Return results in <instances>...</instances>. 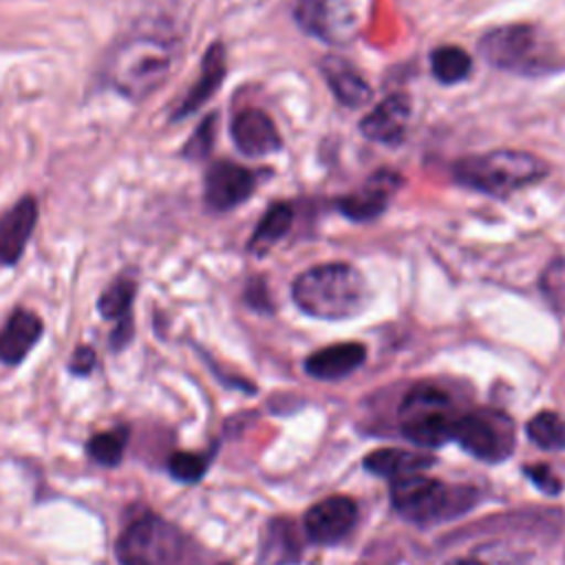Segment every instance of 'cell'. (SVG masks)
<instances>
[{
    "mask_svg": "<svg viewBox=\"0 0 565 565\" xmlns=\"http://www.w3.org/2000/svg\"><path fill=\"white\" fill-rule=\"evenodd\" d=\"M128 437H130V428L119 424L110 430H102L95 433L88 441H86V452L88 457L106 468H115L121 463L124 459V450L128 446Z\"/></svg>",
    "mask_w": 565,
    "mask_h": 565,
    "instance_id": "obj_22",
    "label": "cell"
},
{
    "mask_svg": "<svg viewBox=\"0 0 565 565\" xmlns=\"http://www.w3.org/2000/svg\"><path fill=\"white\" fill-rule=\"evenodd\" d=\"M448 565H481V563L468 561V558H459V561H452V563H448Z\"/></svg>",
    "mask_w": 565,
    "mask_h": 565,
    "instance_id": "obj_34",
    "label": "cell"
},
{
    "mask_svg": "<svg viewBox=\"0 0 565 565\" xmlns=\"http://www.w3.org/2000/svg\"><path fill=\"white\" fill-rule=\"evenodd\" d=\"M296 305L320 320L360 313L369 298L364 276L349 263H322L305 269L291 287Z\"/></svg>",
    "mask_w": 565,
    "mask_h": 565,
    "instance_id": "obj_2",
    "label": "cell"
},
{
    "mask_svg": "<svg viewBox=\"0 0 565 565\" xmlns=\"http://www.w3.org/2000/svg\"><path fill=\"white\" fill-rule=\"evenodd\" d=\"M399 183H402V177L397 172L377 170L355 192L342 196L338 201V210L351 221H373L386 210Z\"/></svg>",
    "mask_w": 565,
    "mask_h": 565,
    "instance_id": "obj_11",
    "label": "cell"
},
{
    "mask_svg": "<svg viewBox=\"0 0 565 565\" xmlns=\"http://www.w3.org/2000/svg\"><path fill=\"white\" fill-rule=\"evenodd\" d=\"M294 15L305 33L327 44H344L358 31L355 11L344 0H298Z\"/></svg>",
    "mask_w": 565,
    "mask_h": 565,
    "instance_id": "obj_8",
    "label": "cell"
},
{
    "mask_svg": "<svg viewBox=\"0 0 565 565\" xmlns=\"http://www.w3.org/2000/svg\"><path fill=\"white\" fill-rule=\"evenodd\" d=\"M320 71L340 104H344L349 108H358L369 102L371 86L351 62H347L338 55H327L320 62Z\"/></svg>",
    "mask_w": 565,
    "mask_h": 565,
    "instance_id": "obj_18",
    "label": "cell"
},
{
    "mask_svg": "<svg viewBox=\"0 0 565 565\" xmlns=\"http://www.w3.org/2000/svg\"><path fill=\"white\" fill-rule=\"evenodd\" d=\"M97 358H95V351L90 347H77L71 362H68V371L73 375H88L95 366Z\"/></svg>",
    "mask_w": 565,
    "mask_h": 565,
    "instance_id": "obj_32",
    "label": "cell"
},
{
    "mask_svg": "<svg viewBox=\"0 0 565 565\" xmlns=\"http://www.w3.org/2000/svg\"><path fill=\"white\" fill-rule=\"evenodd\" d=\"M135 289L137 282L132 278H117L115 282H110L99 300H97V309L106 320H115L117 327L110 333V347L117 351L121 347L128 344L130 335H132V318H130V309H132V300H135Z\"/></svg>",
    "mask_w": 565,
    "mask_h": 565,
    "instance_id": "obj_15",
    "label": "cell"
},
{
    "mask_svg": "<svg viewBox=\"0 0 565 565\" xmlns=\"http://www.w3.org/2000/svg\"><path fill=\"white\" fill-rule=\"evenodd\" d=\"M230 132L236 148L247 157H265L282 146L274 121L258 108H243L236 113Z\"/></svg>",
    "mask_w": 565,
    "mask_h": 565,
    "instance_id": "obj_13",
    "label": "cell"
},
{
    "mask_svg": "<svg viewBox=\"0 0 565 565\" xmlns=\"http://www.w3.org/2000/svg\"><path fill=\"white\" fill-rule=\"evenodd\" d=\"M177 46L157 33H139L119 42L106 60V82L128 99L154 93L174 68Z\"/></svg>",
    "mask_w": 565,
    "mask_h": 565,
    "instance_id": "obj_1",
    "label": "cell"
},
{
    "mask_svg": "<svg viewBox=\"0 0 565 565\" xmlns=\"http://www.w3.org/2000/svg\"><path fill=\"white\" fill-rule=\"evenodd\" d=\"M214 126H216V117H214V115L205 117V119L199 124L196 132L190 137V141H188L185 148H183V154H185L188 159H203V157L212 150V143H214Z\"/></svg>",
    "mask_w": 565,
    "mask_h": 565,
    "instance_id": "obj_30",
    "label": "cell"
},
{
    "mask_svg": "<svg viewBox=\"0 0 565 565\" xmlns=\"http://www.w3.org/2000/svg\"><path fill=\"white\" fill-rule=\"evenodd\" d=\"M525 475L530 477V481L545 494H558L561 492V481L558 477L543 463H534V466H525Z\"/></svg>",
    "mask_w": 565,
    "mask_h": 565,
    "instance_id": "obj_31",
    "label": "cell"
},
{
    "mask_svg": "<svg viewBox=\"0 0 565 565\" xmlns=\"http://www.w3.org/2000/svg\"><path fill=\"white\" fill-rule=\"evenodd\" d=\"M433 457L411 452L404 448H377L366 455L364 468L373 475L388 477V479H399L406 475H417L426 468L433 466Z\"/></svg>",
    "mask_w": 565,
    "mask_h": 565,
    "instance_id": "obj_20",
    "label": "cell"
},
{
    "mask_svg": "<svg viewBox=\"0 0 565 565\" xmlns=\"http://www.w3.org/2000/svg\"><path fill=\"white\" fill-rule=\"evenodd\" d=\"M541 289L545 298L561 311H565V258H554L541 276Z\"/></svg>",
    "mask_w": 565,
    "mask_h": 565,
    "instance_id": "obj_29",
    "label": "cell"
},
{
    "mask_svg": "<svg viewBox=\"0 0 565 565\" xmlns=\"http://www.w3.org/2000/svg\"><path fill=\"white\" fill-rule=\"evenodd\" d=\"M296 554H298V545H296L294 525H289L282 519L271 521L267 527L265 543H263L260 563L263 565H285V563L294 561Z\"/></svg>",
    "mask_w": 565,
    "mask_h": 565,
    "instance_id": "obj_24",
    "label": "cell"
},
{
    "mask_svg": "<svg viewBox=\"0 0 565 565\" xmlns=\"http://www.w3.org/2000/svg\"><path fill=\"white\" fill-rule=\"evenodd\" d=\"M35 223L38 201L33 196H22L0 214V265L20 260Z\"/></svg>",
    "mask_w": 565,
    "mask_h": 565,
    "instance_id": "obj_14",
    "label": "cell"
},
{
    "mask_svg": "<svg viewBox=\"0 0 565 565\" xmlns=\"http://www.w3.org/2000/svg\"><path fill=\"white\" fill-rule=\"evenodd\" d=\"M545 174L547 163L523 150H492L452 163L457 183L497 199H505L512 192L541 181Z\"/></svg>",
    "mask_w": 565,
    "mask_h": 565,
    "instance_id": "obj_3",
    "label": "cell"
},
{
    "mask_svg": "<svg viewBox=\"0 0 565 565\" xmlns=\"http://www.w3.org/2000/svg\"><path fill=\"white\" fill-rule=\"evenodd\" d=\"M448 402H450L448 395L437 386H415L404 397L399 413H402L404 422H408L413 417H422V415H430V413H446Z\"/></svg>",
    "mask_w": 565,
    "mask_h": 565,
    "instance_id": "obj_26",
    "label": "cell"
},
{
    "mask_svg": "<svg viewBox=\"0 0 565 565\" xmlns=\"http://www.w3.org/2000/svg\"><path fill=\"white\" fill-rule=\"evenodd\" d=\"M457 499H463V494H455L452 488L437 479L422 477L419 472L393 479L391 483V501L395 510L419 523L448 516L450 510H455Z\"/></svg>",
    "mask_w": 565,
    "mask_h": 565,
    "instance_id": "obj_7",
    "label": "cell"
},
{
    "mask_svg": "<svg viewBox=\"0 0 565 565\" xmlns=\"http://www.w3.org/2000/svg\"><path fill=\"white\" fill-rule=\"evenodd\" d=\"M355 521H358L355 501L344 494H333L307 510L305 532L313 543L331 545L344 539L355 525Z\"/></svg>",
    "mask_w": 565,
    "mask_h": 565,
    "instance_id": "obj_10",
    "label": "cell"
},
{
    "mask_svg": "<svg viewBox=\"0 0 565 565\" xmlns=\"http://www.w3.org/2000/svg\"><path fill=\"white\" fill-rule=\"evenodd\" d=\"M366 358V349L360 342H338L318 349L305 360V371L318 380H340L353 373Z\"/></svg>",
    "mask_w": 565,
    "mask_h": 565,
    "instance_id": "obj_17",
    "label": "cell"
},
{
    "mask_svg": "<svg viewBox=\"0 0 565 565\" xmlns=\"http://www.w3.org/2000/svg\"><path fill=\"white\" fill-rule=\"evenodd\" d=\"M430 71L441 84H457L470 75L472 60L459 46H439L430 53Z\"/></svg>",
    "mask_w": 565,
    "mask_h": 565,
    "instance_id": "obj_25",
    "label": "cell"
},
{
    "mask_svg": "<svg viewBox=\"0 0 565 565\" xmlns=\"http://www.w3.org/2000/svg\"><path fill=\"white\" fill-rule=\"evenodd\" d=\"M245 298L247 302L254 307V309H269V300H267V289L263 285V280H252L247 285V291H245Z\"/></svg>",
    "mask_w": 565,
    "mask_h": 565,
    "instance_id": "obj_33",
    "label": "cell"
},
{
    "mask_svg": "<svg viewBox=\"0 0 565 565\" xmlns=\"http://www.w3.org/2000/svg\"><path fill=\"white\" fill-rule=\"evenodd\" d=\"M411 110V99L404 93L388 95L360 121V132L371 141L397 146L406 137Z\"/></svg>",
    "mask_w": 565,
    "mask_h": 565,
    "instance_id": "obj_12",
    "label": "cell"
},
{
    "mask_svg": "<svg viewBox=\"0 0 565 565\" xmlns=\"http://www.w3.org/2000/svg\"><path fill=\"white\" fill-rule=\"evenodd\" d=\"M294 223V210L287 203H274L267 207V212L263 214L260 223L256 225L247 249L256 256L267 254L278 241H282V236L289 232Z\"/></svg>",
    "mask_w": 565,
    "mask_h": 565,
    "instance_id": "obj_21",
    "label": "cell"
},
{
    "mask_svg": "<svg viewBox=\"0 0 565 565\" xmlns=\"http://www.w3.org/2000/svg\"><path fill=\"white\" fill-rule=\"evenodd\" d=\"M42 329L44 327L38 313L15 309L0 329V362L9 366L20 364L38 344Z\"/></svg>",
    "mask_w": 565,
    "mask_h": 565,
    "instance_id": "obj_16",
    "label": "cell"
},
{
    "mask_svg": "<svg viewBox=\"0 0 565 565\" xmlns=\"http://www.w3.org/2000/svg\"><path fill=\"white\" fill-rule=\"evenodd\" d=\"M183 552V534L152 512L132 519L115 543L119 565H177Z\"/></svg>",
    "mask_w": 565,
    "mask_h": 565,
    "instance_id": "obj_5",
    "label": "cell"
},
{
    "mask_svg": "<svg viewBox=\"0 0 565 565\" xmlns=\"http://www.w3.org/2000/svg\"><path fill=\"white\" fill-rule=\"evenodd\" d=\"M210 457L212 455L207 452H190V450L172 452L168 459V472L172 479L181 483H196L207 472Z\"/></svg>",
    "mask_w": 565,
    "mask_h": 565,
    "instance_id": "obj_28",
    "label": "cell"
},
{
    "mask_svg": "<svg viewBox=\"0 0 565 565\" xmlns=\"http://www.w3.org/2000/svg\"><path fill=\"white\" fill-rule=\"evenodd\" d=\"M527 437L545 450L565 448V422L552 411H543L527 422Z\"/></svg>",
    "mask_w": 565,
    "mask_h": 565,
    "instance_id": "obj_27",
    "label": "cell"
},
{
    "mask_svg": "<svg viewBox=\"0 0 565 565\" xmlns=\"http://www.w3.org/2000/svg\"><path fill=\"white\" fill-rule=\"evenodd\" d=\"M479 53L492 66L514 75H543L556 68L550 42L530 24H508L488 31L479 40Z\"/></svg>",
    "mask_w": 565,
    "mask_h": 565,
    "instance_id": "obj_4",
    "label": "cell"
},
{
    "mask_svg": "<svg viewBox=\"0 0 565 565\" xmlns=\"http://www.w3.org/2000/svg\"><path fill=\"white\" fill-rule=\"evenodd\" d=\"M452 439L481 461H501L514 450V424L494 408H479L452 419Z\"/></svg>",
    "mask_w": 565,
    "mask_h": 565,
    "instance_id": "obj_6",
    "label": "cell"
},
{
    "mask_svg": "<svg viewBox=\"0 0 565 565\" xmlns=\"http://www.w3.org/2000/svg\"><path fill=\"white\" fill-rule=\"evenodd\" d=\"M223 77H225V49L221 42H214L203 55L199 82L188 90L181 106L174 110V119H183L194 110H199L212 97V93L221 86Z\"/></svg>",
    "mask_w": 565,
    "mask_h": 565,
    "instance_id": "obj_19",
    "label": "cell"
},
{
    "mask_svg": "<svg viewBox=\"0 0 565 565\" xmlns=\"http://www.w3.org/2000/svg\"><path fill=\"white\" fill-rule=\"evenodd\" d=\"M406 439L419 446H441L452 439V419L446 413H430L404 422Z\"/></svg>",
    "mask_w": 565,
    "mask_h": 565,
    "instance_id": "obj_23",
    "label": "cell"
},
{
    "mask_svg": "<svg viewBox=\"0 0 565 565\" xmlns=\"http://www.w3.org/2000/svg\"><path fill=\"white\" fill-rule=\"evenodd\" d=\"M256 190V174L245 166L221 159L205 172L203 196L210 210L227 212L247 201Z\"/></svg>",
    "mask_w": 565,
    "mask_h": 565,
    "instance_id": "obj_9",
    "label": "cell"
}]
</instances>
